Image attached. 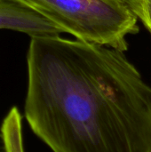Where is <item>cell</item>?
<instances>
[{
  "instance_id": "obj_2",
  "label": "cell",
  "mask_w": 151,
  "mask_h": 152,
  "mask_svg": "<svg viewBox=\"0 0 151 152\" xmlns=\"http://www.w3.org/2000/svg\"><path fill=\"white\" fill-rule=\"evenodd\" d=\"M55 24L77 40L125 53L126 37L140 31L127 0H12Z\"/></svg>"
},
{
  "instance_id": "obj_4",
  "label": "cell",
  "mask_w": 151,
  "mask_h": 152,
  "mask_svg": "<svg viewBox=\"0 0 151 152\" xmlns=\"http://www.w3.org/2000/svg\"><path fill=\"white\" fill-rule=\"evenodd\" d=\"M1 138L5 152H25L22 135V118L16 107L10 109L2 122Z\"/></svg>"
},
{
  "instance_id": "obj_5",
  "label": "cell",
  "mask_w": 151,
  "mask_h": 152,
  "mask_svg": "<svg viewBox=\"0 0 151 152\" xmlns=\"http://www.w3.org/2000/svg\"><path fill=\"white\" fill-rule=\"evenodd\" d=\"M130 9L151 35V0H127Z\"/></svg>"
},
{
  "instance_id": "obj_1",
  "label": "cell",
  "mask_w": 151,
  "mask_h": 152,
  "mask_svg": "<svg viewBox=\"0 0 151 152\" xmlns=\"http://www.w3.org/2000/svg\"><path fill=\"white\" fill-rule=\"evenodd\" d=\"M25 118L53 152H151V86L121 51L30 37Z\"/></svg>"
},
{
  "instance_id": "obj_3",
  "label": "cell",
  "mask_w": 151,
  "mask_h": 152,
  "mask_svg": "<svg viewBox=\"0 0 151 152\" xmlns=\"http://www.w3.org/2000/svg\"><path fill=\"white\" fill-rule=\"evenodd\" d=\"M0 28L22 32L30 37H55L63 33L40 13L12 0H0Z\"/></svg>"
}]
</instances>
